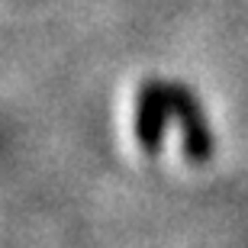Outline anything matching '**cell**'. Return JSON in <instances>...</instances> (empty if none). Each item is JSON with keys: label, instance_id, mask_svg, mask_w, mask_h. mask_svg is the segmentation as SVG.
<instances>
[{"label": "cell", "instance_id": "7a4b0ae2", "mask_svg": "<svg viewBox=\"0 0 248 248\" xmlns=\"http://www.w3.org/2000/svg\"><path fill=\"white\" fill-rule=\"evenodd\" d=\"M171 110H174V120L181 126V145H184L187 161L206 165L216 152V142H213L210 120H206L197 93L187 84H171Z\"/></svg>", "mask_w": 248, "mask_h": 248}, {"label": "cell", "instance_id": "6da1fadb", "mask_svg": "<svg viewBox=\"0 0 248 248\" xmlns=\"http://www.w3.org/2000/svg\"><path fill=\"white\" fill-rule=\"evenodd\" d=\"M171 116V84L161 78H145L136 97V142L145 155H158L165 148V129Z\"/></svg>", "mask_w": 248, "mask_h": 248}]
</instances>
